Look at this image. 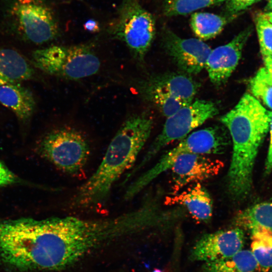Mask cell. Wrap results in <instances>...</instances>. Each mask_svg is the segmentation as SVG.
Listing matches in <instances>:
<instances>
[{
    "instance_id": "cell-13",
    "label": "cell",
    "mask_w": 272,
    "mask_h": 272,
    "mask_svg": "<svg viewBox=\"0 0 272 272\" xmlns=\"http://www.w3.org/2000/svg\"><path fill=\"white\" fill-rule=\"evenodd\" d=\"M139 85L167 93L187 104L193 101L199 87L197 82L183 72L152 76L140 82Z\"/></svg>"
},
{
    "instance_id": "cell-30",
    "label": "cell",
    "mask_w": 272,
    "mask_h": 272,
    "mask_svg": "<svg viewBox=\"0 0 272 272\" xmlns=\"http://www.w3.org/2000/svg\"><path fill=\"white\" fill-rule=\"evenodd\" d=\"M268 9L272 11V0H268V4L267 5Z\"/></svg>"
},
{
    "instance_id": "cell-17",
    "label": "cell",
    "mask_w": 272,
    "mask_h": 272,
    "mask_svg": "<svg viewBox=\"0 0 272 272\" xmlns=\"http://www.w3.org/2000/svg\"><path fill=\"white\" fill-rule=\"evenodd\" d=\"M203 272H255L257 262L249 250H241L230 257L204 262Z\"/></svg>"
},
{
    "instance_id": "cell-22",
    "label": "cell",
    "mask_w": 272,
    "mask_h": 272,
    "mask_svg": "<svg viewBox=\"0 0 272 272\" xmlns=\"http://www.w3.org/2000/svg\"><path fill=\"white\" fill-rule=\"evenodd\" d=\"M252 96L272 110V77L265 67L260 68L250 80Z\"/></svg>"
},
{
    "instance_id": "cell-2",
    "label": "cell",
    "mask_w": 272,
    "mask_h": 272,
    "mask_svg": "<svg viewBox=\"0 0 272 272\" xmlns=\"http://www.w3.org/2000/svg\"><path fill=\"white\" fill-rule=\"evenodd\" d=\"M220 119L229 131L233 145L227 189L234 199H242L251 190L254 164L269 129V117L260 107L244 103L236 106Z\"/></svg>"
},
{
    "instance_id": "cell-27",
    "label": "cell",
    "mask_w": 272,
    "mask_h": 272,
    "mask_svg": "<svg viewBox=\"0 0 272 272\" xmlns=\"http://www.w3.org/2000/svg\"><path fill=\"white\" fill-rule=\"evenodd\" d=\"M85 29L89 31L96 32L99 30L98 23L93 20H88L84 24Z\"/></svg>"
},
{
    "instance_id": "cell-11",
    "label": "cell",
    "mask_w": 272,
    "mask_h": 272,
    "mask_svg": "<svg viewBox=\"0 0 272 272\" xmlns=\"http://www.w3.org/2000/svg\"><path fill=\"white\" fill-rule=\"evenodd\" d=\"M223 163L205 155L185 153L178 156L170 170L172 187L177 191L192 183H199L217 175Z\"/></svg>"
},
{
    "instance_id": "cell-1",
    "label": "cell",
    "mask_w": 272,
    "mask_h": 272,
    "mask_svg": "<svg viewBox=\"0 0 272 272\" xmlns=\"http://www.w3.org/2000/svg\"><path fill=\"white\" fill-rule=\"evenodd\" d=\"M153 124L152 117L146 112L125 119L96 170L77 190L73 199L75 207L93 208L106 203L114 184L135 162L150 137Z\"/></svg>"
},
{
    "instance_id": "cell-9",
    "label": "cell",
    "mask_w": 272,
    "mask_h": 272,
    "mask_svg": "<svg viewBox=\"0 0 272 272\" xmlns=\"http://www.w3.org/2000/svg\"><path fill=\"white\" fill-rule=\"evenodd\" d=\"M162 42L178 67L188 75L197 74L205 67L212 50L203 41L182 38L167 28L163 30Z\"/></svg>"
},
{
    "instance_id": "cell-7",
    "label": "cell",
    "mask_w": 272,
    "mask_h": 272,
    "mask_svg": "<svg viewBox=\"0 0 272 272\" xmlns=\"http://www.w3.org/2000/svg\"><path fill=\"white\" fill-rule=\"evenodd\" d=\"M117 10L111 34L124 42L133 57L142 62L155 37L154 18L137 0H121Z\"/></svg>"
},
{
    "instance_id": "cell-23",
    "label": "cell",
    "mask_w": 272,
    "mask_h": 272,
    "mask_svg": "<svg viewBox=\"0 0 272 272\" xmlns=\"http://www.w3.org/2000/svg\"><path fill=\"white\" fill-rule=\"evenodd\" d=\"M260 47L263 57L272 56V23L262 14L255 19Z\"/></svg>"
},
{
    "instance_id": "cell-18",
    "label": "cell",
    "mask_w": 272,
    "mask_h": 272,
    "mask_svg": "<svg viewBox=\"0 0 272 272\" xmlns=\"http://www.w3.org/2000/svg\"><path fill=\"white\" fill-rule=\"evenodd\" d=\"M234 19L224 14L196 12L191 15L190 24L195 35L203 41L217 36Z\"/></svg>"
},
{
    "instance_id": "cell-5",
    "label": "cell",
    "mask_w": 272,
    "mask_h": 272,
    "mask_svg": "<svg viewBox=\"0 0 272 272\" xmlns=\"http://www.w3.org/2000/svg\"><path fill=\"white\" fill-rule=\"evenodd\" d=\"M33 65L48 75L78 80L97 74L100 61L89 44L53 45L34 51Z\"/></svg>"
},
{
    "instance_id": "cell-12",
    "label": "cell",
    "mask_w": 272,
    "mask_h": 272,
    "mask_svg": "<svg viewBox=\"0 0 272 272\" xmlns=\"http://www.w3.org/2000/svg\"><path fill=\"white\" fill-rule=\"evenodd\" d=\"M251 31V28L249 27L227 44L211 50L205 68L214 85L220 86L226 83L239 62L243 48Z\"/></svg>"
},
{
    "instance_id": "cell-32",
    "label": "cell",
    "mask_w": 272,
    "mask_h": 272,
    "mask_svg": "<svg viewBox=\"0 0 272 272\" xmlns=\"http://www.w3.org/2000/svg\"><path fill=\"white\" fill-rule=\"evenodd\" d=\"M270 57L272 58V56H270Z\"/></svg>"
},
{
    "instance_id": "cell-19",
    "label": "cell",
    "mask_w": 272,
    "mask_h": 272,
    "mask_svg": "<svg viewBox=\"0 0 272 272\" xmlns=\"http://www.w3.org/2000/svg\"><path fill=\"white\" fill-rule=\"evenodd\" d=\"M235 223L242 229L263 228L272 231V202L257 203L240 212Z\"/></svg>"
},
{
    "instance_id": "cell-25",
    "label": "cell",
    "mask_w": 272,
    "mask_h": 272,
    "mask_svg": "<svg viewBox=\"0 0 272 272\" xmlns=\"http://www.w3.org/2000/svg\"><path fill=\"white\" fill-rule=\"evenodd\" d=\"M25 183L23 180L0 161V187L17 184H25Z\"/></svg>"
},
{
    "instance_id": "cell-20",
    "label": "cell",
    "mask_w": 272,
    "mask_h": 272,
    "mask_svg": "<svg viewBox=\"0 0 272 272\" xmlns=\"http://www.w3.org/2000/svg\"><path fill=\"white\" fill-rule=\"evenodd\" d=\"M251 251L258 265V270L272 272V231L263 228L250 231Z\"/></svg>"
},
{
    "instance_id": "cell-31",
    "label": "cell",
    "mask_w": 272,
    "mask_h": 272,
    "mask_svg": "<svg viewBox=\"0 0 272 272\" xmlns=\"http://www.w3.org/2000/svg\"><path fill=\"white\" fill-rule=\"evenodd\" d=\"M152 272H163V271L159 269H155Z\"/></svg>"
},
{
    "instance_id": "cell-10",
    "label": "cell",
    "mask_w": 272,
    "mask_h": 272,
    "mask_svg": "<svg viewBox=\"0 0 272 272\" xmlns=\"http://www.w3.org/2000/svg\"><path fill=\"white\" fill-rule=\"evenodd\" d=\"M244 241V233L239 227L206 234L195 243L190 257L206 262L230 257L242 250Z\"/></svg>"
},
{
    "instance_id": "cell-21",
    "label": "cell",
    "mask_w": 272,
    "mask_h": 272,
    "mask_svg": "<svg viewBox=\"0 0 272 272\" xmlns=\"http://www.w3.org/2000/svg\"><path fill=\"white\" fill-rule=\"evenodd\" d=\"M227 0H164V14L168 17L186 15L196 10L225 3Z\"/></svg>"
},
{
    "instance_id": "cell-3",
    "label": "cell",
    "mask_w": 272,
    "mask_h": 272,
    "mask_svg": "<svg viewBox=\"0 0 272 272\" xmlns=\"http://www.w3.org/2000/svg\"><path fill=\"white\" fill-rule=\"evenodd\" d=\"M0 25L36 44L52 41L59 33L57 19L48 0H0Z\"/></svg>"
},
{
    "instance_id": "cell-28",
    "label": "cell",
    "mask_w": 272,
    "mask_h": 272,
    "mask_svg": "<svg viewBox=\"0 0 272 272\" xmlns=\"http://www.w3.org/2000/svg\"><path fill=\"white\" fill-rule=\"evenodd\" d=\"M265 67L272 77V58L269 56L263 57Z\"/></svg>"
},
{
    "instance_id": "cell-26",
    "label": "cell",
    "mask_w": 272,
    "mask_h": 272,
    "mask_svg": "<svg viewBox=\"0 0 272 272\" xmlns=\"http://www.w3.org/2000/svg\"><path fill=\"white\" fill-rule=\"evenodd\" d=\"M270 118V141L268 147V153L265 166V171L266 173H269L272 170V111H269Z\"/></svg>"
},
{
    "instance_id": "cell-8",
    "label": "cell",
    "mask_w": 272,
    "mask_h": 272,
    "mask_svg": "<svg viewBox=\"0 0 272 272\" xmlns=\"http://www.w3.org/2000/svg\"><path fill=\"white\" fill-rule=\"evenodd\" d=\"M212 101L196 99L167 117L161 132L151 144L140 163L128 174L129 179L169 144L182 140L194 129L218 113Z\"/></svg>"
},
{
    "instance_id": "cell-4",
    "label": "cell",
    "mask_w": 272,
    "mask_h": 272,
    "mask_svg": "<svg viewBox=\"0 0 272 272\" xmlns=\"http://www.w3.org/2000/svg\"><path fill=\"white\" fill-rule=\"evenodd\" d=\"M229 143L226 130L221 126L208 127L191 132L166 152L152 167L133 181L125 190L124 199H131L161 174L169 170L180 155L220 154L225 151Z\"/></svg>"
},
{
    "instance_id": "cell-29",
    "label": "cell",
    "mask_w": 272,
    "mask_h": 272,
    "mask_svg": "<svg viewBox=\"0 0 272 272\" xmlns=\"http://www.w3.org/2000/svg\"><path fill=\"white\" fill-rule=\"evenodd\" d=\"M264 17L272 23V12L262 13Z\"/></svg>"
},
{
    "instance_id": "cell-16",
    "label": "cell",
    "mask_w": 272,
    "mask_h": 272,
    "mask_svg": "<svg viewBox=\"0 0 272 272\" xmlns=\"http://www.w3.org/2000/svg\"><path fill=\"white\" fill-rule=\"evenodd\" d=\"M34 69L18 51L0 48V85L10 82H22L32 79Z\"/></svg>"
},
{
    "instance_id": "cell-6",
    "label": "cell",
    "mask_w": 272,
    "mask_h": 272,
    "mask_svg": "<svg viewBox=\"0 0 272 272\" xmlns=\"http://www.w3.org/2000/svg\"><path fill=\"white\" fill-rule=\"evenodd\" d=\"M37 151L42 158L71 175H77L84 170L90 154L85 137L69 127L49 132L38 143Z\"/></svg>"
},
{
    "instance_id": "cell-15",
    "label": "cell",
    "mask_w": 272,
    "mask_h": 272,
    "mask_svg": "<svg viewBox=\"0 0 272 272\" xmlns=\"http://www.w3.org/2000/svg\"><path fill=\"white\" fill-rule=\"evenodd\" d=\"M167 202L184 206L194 218L202 222L209 221L212 216V198L199 183L180 193L169 197Z\"/></svg>"
},
{
    "instance_id": "cell-14",
    "label": "cell",
    "mask_w": 272,
    "mask_h": 272,
    "mask_svg": "<svg viewBox=\"0 0 272 272\" xmlns=\"http://www.w3.org/2000/svg\"><path fill=\"white\" fill-rule=\"evenodd\" d=\"M0 103L23 123L30 120L36 107L32 92L21 82H10L0 85Z\"/></svg>"
},
{
    "instance_id": "cell-24",
    "label": "cell",
    "mask_w": 272,
    "mask_h": 272,
    "mask_svg": "<svg viewBox=\"0 0 272 272\" xmlns=\"http://www.w3.org/2000/svg\"><path fill=\"white\" fill-rule=\"evenodd\" d=\"M261 0H227L225 3L224 15L235 18L253 4Z\"/></svg>"
}]
</instances>
